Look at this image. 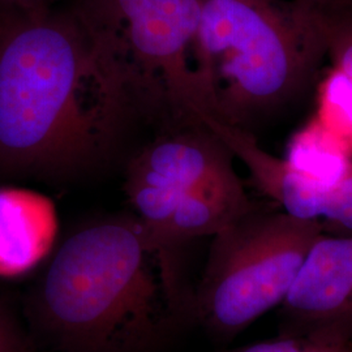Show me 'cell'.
Wrapping results in <instances>:
<instances>
[{
  "instance_id": "obj_1",
  "label": "cell",
  "mask_w": 352,
  "mask_h": 352,
  "mask_svg": "<svg viewBox=\"0 0 352 352\" xmlns=\"http://www.w3.org/2000/svg\"><path fill=\"white\" fill-rule=\"evenodd\" d=\"M141 116L74 6L0 8V170L55 180L87 174Z\"/></svg>"
},
{
  "instance_id": "obj_2",
  "label": "cell",
  "mask_w": 352,
  "mask_h": 352,
  "mask_svg": "<svg viewBox=\"0 0 352 352\" xmlns=\"http://www.w3.org/2000/svg\"><path fill=\"white\" fill-rule=\"evenodd\" d=\"M175 250L133 217L90 223L51 257L33 317L55 352H151L186 314Z\"/></svg>"
},
{
  "instance_id": "obj_3",
  "label": "cell",
  "mask_w": 352,
  "mask_h": 352,
  "mask_svg": "<svg viewBox=\"0 0 352 352\" xmlns=\"http://www.w3.org/2000/svg\"><path fill=\"white\" fill-rule=\"evenodd\" d=\"M199 74L214 119L250 126L294 101L325 58L302 0H200Z\"/></svg>"
},
{
  "instance_id": "obj_4",
  "label": "cell",
  "mask_w": 352,
  "mask_h": 352,
  "mask_svg": "<svg viewBox=\"0 0 352 352\" xmlns=\"http://www.w3.org/2000/svg\"><path fill=\"white\" fill-rule=\"evenodd\" d=\"M74 7L116 64L142 116L171 128L213 118L197 63L200 0H75Z\"/></svg>"
},
{
  "instance_id": "obj_5",
  "label": "cell",
  "mask_w": 352,
  "mask_h": 352,
  "mask_svg": "<svg viewBox=\"0 0 352 352\" xmlns=\"http://www.w3.org/2000/svg\"><path fill=\"white\" fill-rule=\"evenodd\" d=\"M321 232L317 221L254 205L214 235L192 316L214 338H235L285 302Z\"/></svg>"
},
{
  "instance_id": "obj_6",
  "label": "cell",
  "mask_w": 352,
  "mask_h": 352,
  "mask_svg": "<svg viewBox=\"0 0 352 352\" xmlns=\"http://www.w3.org/2000/svg\"><path fill=\"white\" fill-rule=\"evenodd\" d=\"M234 154L204 124L176 126L151 141L128 164L126 197L151 238L176 204L205 180L234 168Z\"/></svg>"
},
{
  "instance_id": "obj_7",
  "label": "cell",
  "mask_w": 352,
  "mask_h": 352,
  "mask_svg": "<svg viewBox=\"0 0 352 352\" xmlns=\"http://www.w3.org/2000/svg\"><path fill=\"white\" fill-rule=\"evenodd\" d=\"M279 308L282 336L352 344V234L316 238Z\"/></svg>"
},
{
  "instance_id": "obj_8",
  "label": "cell",
  "mask_w": 352,
  "mask_h": 352,
  "mask_svg": "<svg viewBox=\"0 0 352 352\" xmlns=\"http://www.w3.org/2000/svg\"><path fill=\"white\" fill-rule=\"evenodd\" d=\"M59 217L47 196L25 188H0V278L25 276L54 251Z\"/></svg>"
},
{
  "instance_id": "obj_9",
  "label": "cell",
  "mask_w": 352,
  "mask_h": 352,
  "mask_svg": "<svg viewBox=\"0 0 352 352\" xmlns=\"http://www.w3.org/2000/svg\"><path fill=\"white\" fill-rule=\"evenodd\" d=\"M253 206L235 168H231L205 180L182 197L154 240L176 250L189 240L213 238Z\"/></svg>"
},
{
  "instance_id": "obj_10",
  "label": "cell",
  "mask_w": 352,
  "mask_h": 352,
  "mask_svg": "<svg viewBox=\"0 0 352 352\" xmlns=\"http://www.w3.org/2000/svg\"><path fill=\"white\" fill-rule=\"evenodd\" d=\"M285 160L312 180L333 186L352 171V151L314 116L289 139Z\"/></svg>"
},
{
  "instance_id": "obj_11",
  "label": "cell",
  "mask_w": 352,
  "mask_h": 352,
  "mask_svg": "<svg viewBox=\"0 0 352 352\" xmlns=\"http://www.w3.org/2000/svg\"><path fill=\"white\" fill-rule=\"evenodd\" d=\"M320 34L331 68L352 82V10L302 0Z\"/></svg>"
},
{
  "instance_id": "obj_12",
  "label": "cell",
  "mask_w": 352,
  "mask_h": 352,
  "mask_svg": "<svg viewBox=\"0 0 352 352\" xmlns=\"http://www.w3.org/2000/svg\"><path fill=\"white\" fill-rule=\"evenodd\" d=\"M315 116L352 151V82L334 68L318 87Z\"/></svg>"
},
{
  "instance_id": "obj_13",
  "label": "cell",
  "mask_w": 352,
  "mask_h": 352,
  "mask_svg": "<svg viewBox=\"0 0 352 352\" xmlns=\"http://www.w3.org/2000/svg\"><path fill=\"white\" fill-rule=\"evenodd\" d=\"M0 352H30L25 334L12 312L0 300Z\"/></svg>"
},
{
  "instance_id": "obj_14",
  "label": "cell",
  "mask_w": 352,
  "mask_h": 352,
  "mask_svg": "<svg viewBox=\"0 0 352 352\" xmlns=\"http://www.w3.org/2000/svg\"><path fill=\"white\" fill-rule=\"evenodd\" d=\"M58 0H0V8H19V10H30V8H42L51 7Z\"/></svg>"
},
{
  "instance_id": "obj_15",
  "label": "cell",
  "mask_w": 352,
  "mask_h": 352,
  "mask_svg": "<svg viewBox=\"0 0 352 352\" xmlns=\"http://www.w3.org/2000/svg\"><path fill=\"white\" fill-rule=\"evenodd\" d=\"M311 352H352V344L336 343H317Z\"/></svg>"
},
{
  "instance_id": "obj_16",
  "label": "cell",
  "mask_w": 352,
  "mask_h": 352,
  "mask_svg": "<svg viewBox=\"0 0 352 352\" xmlns=\"http://www.w3.org/2000/svg\"><path fill=\"white\" fill-rule=\"evenodd\" d=\"M318 4H327V6H336V7H343V8H351L352 0H311Z\"/></svg>"
}]
</instances>
